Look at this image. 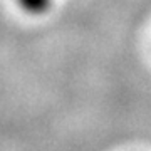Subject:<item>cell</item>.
Wrapping results in <instances>:
<instances>
[{"label": "cell", "instance_id": "obj_1", "mask_svg": "<svg viewBox=\"0 0 151 151\" xmlns=\"http://www.w3.org/2000/svg\"><path fill=\"white\" fill-rule=\"evenodd\" d=\"M17 4L29 15H44L52 7V0H17Z\"/></svg>", "mask_w": 151, "mask_h": 151}]
</instances>
